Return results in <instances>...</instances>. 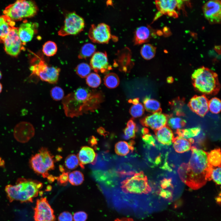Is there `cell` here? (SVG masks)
I'll return each instance as SVG.
<instances>
[{"label": "cell", "mask_w": 221, "mask_h": 221, "mask_svg": "<svg viewBox=\"0 0 221 221\" xmlns=\"http://www.w3.org/2000/svg\"><path fill=\"white\" fill-rule=\"evenodd\" d=\"M191 157L188 163L180 166L178 173L182 180L188 186L198 189L211 180L213 167L207 159V153L192 146Z\"/></svg>", "instance_id": "obj_1"}, {"label": "cell", "mask_w": 221, "mask_h": 221, "mask_svg": "<svg viewBox=\"0 0 221 221\" xmlns=\"http://www.w3.org/2000/svg\"><path fill=\"white\" fill-rule=\"evenodd\" d=\"M101 94L84 87L78 88L64 97L62 104L68 117H77L93 111L102 101Z\"/></svg>", "instance_id": "obj_2"}, {"label": "cell", "mask_w": 221, "mask_h": 221, "mask_svg": "<svg viewBox=\"0 0 221 221\" xmlns=\"http://www.w3.org/2000/svg\"><path fill=\"white\" fill-rule=\"evenodd\" d=\"M42 187V183L39 181L21 177L17 180L15 185H7L5 191L10 202H32Z\"/></svg>", "instance_id": "obj_3"}, {"label": "cell", "mask_w": 221, "mask_h": 221, "mask_svg": "<svg viewBox=\"0 0 221 221\" xmlns=\"http://www.w3.org/2000/svg\"><path fill=\"white\" fill-rule=\"evenodd\" d=\"M192 79L195 88L204 94H211L219 90V84L217 74L207 68L203 66L195 70Z\"/></svg>", "instance_id": "obj_4"}, {"label": "cell", "mask_w": 221, "mask_h": 221, "mask_svg": "<svg viewBox=\"0 0 221 221\" xmlns=\"http://www.w3.org/2000/svg\"><path fill=\"white\" fill-rule=\"evenodd\" d=\"M38 10L37 4L32 0H17L6 7L3 13L12 20L17 21L33 17Z\"/></svg>", "instance_id": "obj_5"}, {"label": "cell", "mask_w": 221, "mask_h": 221, "mask_svg": "<svg viewBox=\"0 0 221 221\" xmlns=\"http://www.w3.org/2000/svg\"><path fill=\"white\" fill-rule=\"evenodd\" d=\"M54 156L45 147H42L39 152L32 156L29 164L32 169L44 178L50 176L48 171L54 169Z\"/></svg>", "instance_id": "obj_6"}, {"label": "cell", "mask_w": 221, "mask_h": 221, "mask_svg": "<svg viewBox=\"0 0 221 221\" xmlns=\"http://www.w3.org/2000/svg\"><path fill=\"white\" fill-rule=\"evenodd\" d=\"M32 74L38 76L42 81L51 84L57 82L60 69L59 68L49 66L42 59L30 68Z\"/></svg>", "instance_id": "obj_7"}, {"label": "cell", "mask_w": 221, "mask_h": 221, "mask_svg": "<svg viewBox=\"0 0 221 221\" xmlns=\"http://www.w3.org/2000/svg\"><path fill=\"white\" fill-rule=\"evenodd\" d=\"M85 27L83 18L73 12L68 13L65 17L63 25L58 31L59 35H76L81 32Z\"/></svg>", "instance_id": "obj_8"}, {"label": "cell", "mask_w": 221, "mask_h": 221, "mask_svg": "<svg viewBox=\"0 0 221 221\" xmlns=\"http://www.w3.org/2000/svg\"><path fill=\"white\" fill-rule=\"evenodd\" d=\"M183 2L181 0H155L158 12L154 20L163 15L174 18L178 17V12L182 9Z\"/></svg>", "instance_id": "obj_9"}, {"label": "cell", "mask_w": 221, "mask_h": 221, "mask_svg": "<svg viewBox=\"0 0 221 221\" xmlns=\"http://www.w3.org/2000/svg\"><path fill=\"white\" fill-rule=\"evenodd\" d=\"M88 37L93 42L99 44L107 43L112 37L110 26L104 23L97 25L92 24L89 30Z\"/></svg>", "instance_id": "obj_10"}, {"label": "cell", "mask_w": 221, "mask_h": 221, "mask_svg": "<svg viewBox=\"0 0 221 221\" xmlns=\"http://www.w3.org/2000/svg\"><path fill=\"white\" fill-rule=\"evenodd\" d=\"M33 217L35 221H54L53 210L46 197L37 200Z\"/></svg>", "instance_id": "obj_11"}, {"label": "cell", "mask_w": 221, "mask_h": 221, "mask_svg": "<svg viewBox=\"0 0 221 221\" xmlns=\"http://www.w3.org/2000/svg\"><path fill=\"white\" fill-rule=\"evenodd\" d=\"M5 50L11 56H16L23 49V45L18 34V28L13 27L3 40Z\"/></svg>", "instance_id": "obj_12"}, {"label": "cell", "mask_w": 221, "mask_h": 221, "mask_svg": "<svg viewBox=\"0 0 221 221\" xmlns=\"http://www.w3.org/2000/svg\"><path fill=\"white\" fill-rule=\"evenodd\" d=\"M203 10L205 18L211 24L220 23L221 18L220 0H210L204 5Z\"/></svg>", "instance_id": "obj_13"}, {"label": "cell", "mask_w": 221, "mask_h": 221, "mask_svg": "<svg viewBox=\"0 0 221 221\" xmlns=\"http://www.w3.org/2000/svg\"><path fill=\"white\" fill-rule=\"evenodd\" d=\"M35 134V129L31 123L22 121L17 124L14 130V136L18 142L25 143L28 142Z\"/></svg>", "instance_id": "obj_14"}, {"label": "cell", "mask_w": 221, "mask_h": 221, "mask_svg": "<svg viewBox=\"0 0 221 221\" xmlns=\"http://www.w3.org/2000/svg\"><path fill=\"white\" fill-rule=\"evenodd\" d=\"M168 119L167 116L160 111L146 116L141 120L140 122L143 126L155 131L166 126Z\"/></svg>", "instance_id": "obj_15"}, {"label": "cell", "mask_w": 221, "mask_h": 221, "mask_svg": "<svg viewBox=\"0 0 221 221\" xmlns=\"http://www.w3.org/2000/svg\"><path fill=\"white\" fill-rule=\"evenodd\" d=\"M90 65L95 72L106 73L112 69L109 65L106 52H98L92 56Z\"/></svg>", "instance_id": "obj_16"}, {"label": "cell", "mask_w": 221, "mask_h": 221, "mask_svg": "<svg viewBox=\"0 0 221 221\" xmlns=\"http://www.w3.org/2000/svg\"><path fill=\"white\" fill-rule=\"evenodd\" d=\"M208 100L205 95H196L190 99L188 106L192 111L203 117L208 111Z\"/></svg>", "instance_id": "obj_17"}, {"label": "cell", "mask_w": 221, "mask_h": 221, "mask_svg": "<svg viewBox=\"0 0 221 221\" xmlns=\"http://www.w3.org/2000/svg\"><path fill=\"white\" fill-rule=\"evenodd\" d=\"M38 24L36 22L24 21L18 29V34L23 45L31 40L37 32Z\"/></svg>", "instance_id": "obj_18"}, {"label": "cell", "mask_w": 221, "mask_h": 221, "mask_svg": "<svg viewBox=\"0 0 221 221\" xmlns=\"http://www.w3.org/2000/svg\"><path fill=\"white\" fill-rule=\"evenodd\" d=\"M155 35L153 30L149 26H142L135 31L133 41L135 45L146 43Z\"/></svg>", "instance_id": "obj_19"}, {"label": "cell", "mask_w": 221, "mask_h": 221, "mask_svg": "<svg viewBox=\"0 0 221 221\" xmlns=\"http://www.w3.org/2000/svg\"><path fill=\"white\" fill-rule=\"evenodd\" d=\"M155 134L157 141L164 145H171L175 138L172 130L166 126L155 130Z\"/></svg>", "instance_id": "obj_20"}, {"label": "cell", "mask_w": 221, "mask_h": 221, "mask_svg": "<svg viewBox=\"0 0 221 221\" xmlns=\"http://www.w3.org/2000/svg\"><path fill=\"white\" fill-rule=\"evenodd\" d=\"M96 156L92 148L88 146L82 147L77 156L79 165L83 169L84 165L93 162Z\"/></svg>", "instance_id": "obj_21"}, {"label": "cell", "mask_w": 221, "mask_h": 221, "mask_svg": "<svg viewBox=\"0 0 221 221\" xmlns=\"http://www.w3.org/2000/svg\"><path fill=\"white\" fill-rule=\"evenodd\" d=\"M15 25L14 21L8 16L5 15L0 16V42H2Z\"/></svg>", "instance_id": "obj_22"}, {"label": "cell", "mask_w": 221, "mask_h": 221, "mask_svg": "<svg viewBox=\"0 0 221 221\" xmlns=\"http://www.w3.org/2000/svg\"><path fill=\"white\" fill-rule=\"evenodd\" d=\"M124 50L120 52L118 57V62H115L114 64L116 66H119L120 70L126 72L128 71V67L127 66H131L130 51L129 49H124Z\"/></svg>", "instance_id": "obj_23"}, {"label": "cell", "mask_w": 221, "mask_h": 221, "mask_svg": "<svg viewBox=\"0 0 221 221\" xmlns=\"http://www.w3.org/2000/svg\"><path fill=\"white\" fill-rule=\"evenodd\" d=\"M135 143L133 140H131L128 143L127 142L121 141L117 143L115 145V151L116 153L121 156L127 155L130 151L132 153L134 150V145Z\"/></svg>", "instance_id": "obj_24"}, {"label": "cell", "mask_w": 221, "mask_h": 221, "mask_svg": "<svg viewBox=\"0 0 221 221\" xmlns=\"http://www.w3.org/2000/svg\"><path fill=\"white\" fill-rule=\"evenodd\" d=\"M173 143L175 151L179 153L188 151L192 147V143L188 139L179 136L174 138Z\"/></svg>", "instance_id": "obj_25"}, {"label": "cell", "mask_w": 221, "mask_h": 221, "mask_svg": "<svg viewBox=\"0 0 221 221\" xmlns=\"http://www.w3.org/2000/svg\"><path fill=\"white\" fill-rule=\"evenodd\" d=\"M201 129L198 126L184 129H181L177 131L178 136L184 138L189 139L196 137L201 132Z\"/></svg>", "instance_id": "obj_26"}, {"label": "cell", "mask_w": 221, "mask_h": 221, "mask_svg": "<svg viewBox=\"0 0 221 221\" xmlns=\"http://www.w3.org/2000/svg\"><path fill=\"white\" fill-rule=\"evenodd\" d=\"M221 154L220 149H216L207 153V159L213 168L221 166Z\"/></svg>", "instance_id": "obj_27"}, {"label": "cell", "mask_w": 221, "mask_h": 221, "mask_svg": "<svg viewBox=\"0 0 221 221\" xmlns=\"http://www.w3.org/2000/svg\"><path fill=\"white\" fill-rule=\"evenodd\" d=\"M143 102L145 109L147 111L152 113L161 111V104L157 100L146 97Z\"/></svg>", "instance_id": "obj_28"}, {"label": "cell", "mask_w": 221, "mask_h": 221, "mask_svg": "<svg viewBox=\"0 0 221 221\" xmlns=\"http://www.w3.org/2000/svg\"><path fill=\"white\" fill-rule=\"evenodd\" d=\"M95 46L91 43L85 44L81 47L78 57L79 59H86L92 56L95 52Z\"/></svg>", "instance_id": "obj_29"}, {"label": "cell", "mask_w": 221, "mask_h": 221, "mask_svg": "<svg viewBox=\"0 0 221 221\" xmlns=\"http://www.w3.org/2000/svg\"><path fill=\"white\" fill-rule=\"evenodd\" d=\"M186 123L185 120L178 116L171 117L168 118L167 124L172 130H178L181 129Z\"/></svg>", "instance_id": "obj_30"}, {"label": "cell", "mask_w": 221, "mask_h": 221, "mask_svg": "<svg viewBox=\"0 0 221 221\" xmlns=\"http://www.w3.org/2000/svg\"><path fill=\"white\" fill-rule=\"evenodd\" d=\"M156 52V48L150 44H145L141 48L140 53L142 57L147 60L153 58Z\"/></svg>", "instance_id": "obj_31"}, {"label": "cell", "mask_w": 221, "mask_h": 221, "mask_svg": "<svg viewBox=\"0 0 221 221\" xmlns=\"http://www.w3.org/2000/svg\"><path fill=\"white\" fill-rule=\"evenodd\" d=\"M105 85L109 88L117 87L119 83L118 76L115 73H110L106 75L103 79Z\"/></svg>", "instance_id": "obj_32"}, {"label": "cell", "mask_w": 221, "mask_h": 221, "mask_svg": "<svg viewBox=\"0 0 221 221\" xmlns=\"http://www.w3.org/2000/svg\"><path fill=\"white\" fill-rule=\"evenodd\" d=\"M84 179L83 174L79 171H74L68 174V181L73 185L77 186L81 184Z\"/></svg>", "instance_id": "obj_33"}, {"label": "cell", "mask_w": 221, "mask_h": 221, "mask_svg": "<svg viewBox=\"0 0 221 221\" xmlns=\"http://www.w3.org/2000/svg\"><path fill=\"white\" fill-rule=\"evenodd\" d=\"M57 50L56 44L52 41L46 42L43 46V52L45 55L48 56H53L56 54Z\"/></svg>", "instance_id": "obj_34"}, {"label": "cell", "mask_w": 221, "mask_h": 221, "mask_svg": "<svg viewBox=\"0 0 221 221\" xmlns=\"http://www.w3.org/2000/svg\"><path fill=\"white\" fill-rule=\"evenodd\" d=\"M86 83L90 87L95 88L99 87L101 83V79L97 73H91L86 77Z\"/></svg>", "instance_id": "obj_35"}, {"label": "cell", "mask_w": 221, "mask_h": 221, "mask_svg": "<svg viewBox=\"0 0 221 221\" xmlns=\"http://www.w3.org/2000/svg\"><path fill=\"white\" fill-rule=\"evenodd\" d=\"M137 131L135 123L132 119L129 120L127 124V126L124 130V137L126 139L134 138Z\"/></svg>", "instance_id": "obj_36"}, {"label": "cell", "mask_w": 221, "mask_h": 221, "mask_svg": "<svg viewBox=\"0 0 221 221\" xmlns=\"http://www.w3.org/2000/svg\"><path fill=\"white\" fill-rule=\"evenodd\" d=\"M91 70L90 65L85 63L79 64L75 68L76 73L82 78L86 77L90 73Z\"/></svg>", "instance_id": "obj_37"}, {"label": "cell", "mask_w": 221, "mask_h": 221, "mask_svg": "<svg viewBox=\"0 0 221 221\" xmlns=\"http://www.w3.org/2000/svg\"><path fill=\"white\" fill-rule=\"evenodd\" d=\"M208 110L211 113L217 114L220 111L221 109V102L220 100L218 98L215 97L208 100Z\"/></svg>", "instance_id": "obj_38"}, {"label": "cell", "mask_w": 221, "mask_h": 221, "mask_svg": "<svg viewBox=\"0 0 221 221\" xmlns=\"http://www.w3.org/2000/svg\"><path fill=\"white\" fill-rule=\"evenodd\" d=\"M79 165L77 156L74 154L68 155L65 161V165L68 169L72 170L76 168Z\"/></svg>", "instance_id": "obj_39"}, {"label": "cell", "mask_w": 221, "mask_h": 221, "mask_svg": "<svg viewBox=\"0 0 221 221\" xmlns=\"http://www.w3.org/2000/svg\"><path fill=\"white\" fill-rule=\"evenodd\" d=\"M144 108L143 105L139 103L137 104L133 105L130 110L131 115L134 118L141 116L144 114Z\"/></svg>", "instance_id": "obj_40"}, {"label": "cell", "mask_w": 221, "mask_h": 221, "mask_svg": "<svg viewBox=\"0 0 221 221\" xmlns=\"http://www.w3.org/2000/svg\"><path fill=\"white\" fill-rule=\"evenodd\" d=\"M50 93L52 98L55 101L60 100L64 98V90L58 86H55L52 88Z\"/></svg>", "instance_id": "obj_41"}, {"label": "cell", "mask_w": 221, "mask_h": 221, "mask_svg": "<svg viewBox=\"0 0 221 221\" xmlns=\"http://www.w3.org/2000/svg\"><path fill=\"white\" fill-rule=\"evenodd\" d=\"M211 178L217 184H221V166L213 168Z\"/></svg>", "instance_id": "obj_42"}, {"label": "cell", "mask_w": 221, "mask_h": 221, "mask_svg": "<svg viewBox=\"0 0 221 221\" xmlns=\"http://www.w3.org/2000/svg\"><path fill=\"white\" fill-rule=\"evenodd\" d=\"M142 139L146 146L154 147L156 145L155 138L151 134H147L144 135Z\"/></svg>", "instance_id": "obj_43"}, {"label": "cell", "mask_w": 221, "mask_h": 221, "mask_svg": "<svg viewBox=\"0 0 221 221\" xmlns=\"http://www.w3.org/2000/svg\"><path fill=\"white\" fill-rule=\"evenodd\" d=\"M68 174L67 172H63L56 179L59 184L62 185H66L68 181Z\"/></svg>", "instance_id": "obj_44"}, {"label": "cell", "mask_w": 221, "mask_h": 221, "mask_svg": "<svg viewBox=\"0 0 221 221\" xmlns=\"http://www.w3.org/2000/svg\"><path fill=\"white\" fill-rule=\"evenodd\" d=\"M87 215L84 211H79L74 213L73 216L74 221H86L87 219Z\"/></svg>", "instance_id": "obj_45"}, {"label": "cell", "mask_w": 221, "mask_h": 221, "mask_svg": "<svg viewBox=\"0 0 221 221\" xmlns=\"http://www.w3.org/2000/svg\"><path fill=\"white\" fill-rule=\"evenodd\" d=\"M58 220V221H73V216L70 212L64 211L60 214Z\"/></svg>", "instance_id": "obj_46"}, {"label": "cell", "mask_w": 221, "mask_h": 221, "mask_svg": "<svg viewBox=\"0 0 221 221\" xmlns=\"http://www.w3.org/2000/svg\"><path fill=\"white\" fill-rule=\"evenodd\" d=\"M172 180L171 179L165 178L161 182V186L162 189H166L172 186Z\"/></svg>", "instance_id": "obj_47"}, {"label": "cell", "mask_w": 221, "mask_h": 221, "mask_svg": "<svg viewBox=\"0 0 221 221\" xmlns=\"http://www.w3.org/2000/svg\"><path fill=\"white\" fill-rule=\"evenodd\" d=\"M88 142L91 146L94 147L97 144L98 140L95 137L92 136L89 138Z\"/></svg>", "instance_id": "obj_48"}, {"label": "cell", "mask_w": 221, "mask_h": 221, "mask_svg": "<svg viewBox=\"0 0 221 221\" xmlns=\"http://www.w3.org/2000/svg\"><path fill=\"white\" fill-rule=\"evenodd\" d=\"M97 131L99 134L104 136H106L108 134V132L102 127H100L98 128L97 129Z\"/></svg>", "instance_id": "obj_49"}, {"label": "cell", "mask_w": 221, "mask_h": 221, "mask_svg": "<svg viewBox=\"0 0 221 221\" xmlns=\"http://www.w3.org/2000/svg\"><path fill=\"white\" fill-rule=\"evenodd\" d=\"M129 103H132L134 105H136L139 103V99L138 98H136L133 99H130L128 100Z\"/></svg>", "instance_id": "obj_50"}, {"label": "cell", "mask_w": 221, "mask_h": 221, "mask_svg": "<svg viewBox=\"0 0 221 221\" xmlns=\"http://www.w3.org/2000/svg\"><path fill=\"white\" fill-rule=\"evenodd\" d=\"M114 221H133L132 219L130 218H123L121 219H117Z\"/></svg>", "instance_id": "obj_51"}, {"label": "cell", "mask_w": 221, "mask_h": 221, "mask_svg": "<svg viewBox=\"0 0 221 221\" xmlns=\"http://www.w3.org/2000/svg\"><path fill=\"white\" fill-rule=\"evenodd\" d=\"M149 132V130L146 128H143L142 130V133L143 135L148 134Z\"/></svg>", "instance_id": "obj_52"}, {"label": "cell", "mask_w": 221, "mask_h": 221, "mask_svg": "<svg viewBox=\"0 0 221 221\" xmlns=\"http://www.w3.org/2000/svg\"><path fill=\"white\" fill-rule=\"evenodd\" d=\"M216 200L217 202L219 204H220V201H221L220 196L219 197H218L216 198Z\"/></svg>", "instance_id": "obj_53"}, {"label": "cell", "mask_w": 221, "mask_h": 221, "mask_svg": "<svg viewBox=\"0 0 221 221\" xmlns=\"http://www.w3.org/2000/svg\"><path fill=\"white\" fill-rule=\"evenodd\" d=\"M2 89V86L1 83H0V93L1 92Z\"/></svg>", "instance_id": "obj_54"}, {"label": "cell", "mask_w": 221, "mask_h": 221, "mask_svg": "<svg viewBox=\"0 0 221 221\" xmlns=\"http://www.w3.org/2000/svg\"><path fill=\"white\" fill-rule=\"evenodd\" d=\"M172 78H169L168 79V82H169V83H170L171 82H172Z\"/></svg>", "instance_id": "obj_55"}, {"label": "cell", "mask_w": 221, "mask_h": 221, "mask_svg": "<svg viewBox=\"0 0 221 221\" xmlns=\"http://www.w3.org/2000/svg\"><path fill=\"white\" fill-rule=\"evenodd\" d=\"M182 2H186L188 1L189 0H181Z\"/></svg>", "instance_id": "obj_56"}, {"label": "cell", "mask_w": 221, "mask_h": 221, "mask_svg": "<svg viewBox=\"0 0 221 221\" xmlns=\"http://www.w3.org/2000/svg\"><path fill=\"white\" fill-rule=\"evenodd\" d=\"M2 77V74H1V72H0V79Z\"/></svg>", "instance_id": "obj_57"}]
</instances>
